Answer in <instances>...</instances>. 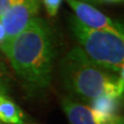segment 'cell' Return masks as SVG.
Listing matches in <instances>:
<instances>
[{
  "label": "cell",
  "instance_id": "6da1fadb",
  "mask_svg": "<svg viewBox=\"0 0 124 124\" xmlns=\"http://www.w3.org/2000/svg\"><path fill=\"white\" fill-rule=\"evenodd\" d=\"M26 90L38 95L49 88L56 57L52 28L35 17L2 51Z\"/></svg>",
  "mask_w": 124,
  "mask_h": 124
},
{
  "label": "cell",
  "instance_id": "7a4b0ae2",
  "mask_svg": "<svg viewBox=\"0 0 124 124\" xmlns=\"http://www.w3.org/2000/svg\"><path fill=\"white\" fill-rule=\"evenodd\" d=\"M64 88L71 96L90 103L102 95L122 97L123 69L114 73L96 64L81 46H73L60 63Z\"/></svg>",
  "mask_w": 124,
  "mask_h": 124
},
{
  "label": "cell",
  "instance_id": "3957f363",
  "mask_svg": "<svg viewBox=\"0 0 124 124\" xmlns=\"http://www.w3.org/2000/svg\"><path fill=\"white\" fill-rule=\"evenodd\" d=\"M69 27L83 51L96 64L114 73L124 69V39L117 34L89 28L76 17L69 19Z\"/></svg>",
  "mask_w": 124,
  "mask_h": 124
},
{
  "label": "cell",
  "instance_id": "277c9868",
  "mask_svg": "<svg viewBox=\"0 0 124 124\" xmlns=\"http://www.w3.org/2000/svg\"><path fill=\"white\" fill-rule=\"evenodd\" d=\"M41 0H13L11 4L0 18L5 29L6 39L1 51L9 44V41L20 33L28 25L33 18L37 17L40 8Z\"/></svg>",
  "mask_w": 124,
  "mask_h": 124
},
{
  "label": "cell",
  "instance_id": "5b68a950",
  "mask_svg": "<svg viewBox=\"0 0 124 124\" xmlns=\"http://www.w3.org/2000/svg\"><path fill=\"white\" fill-rule=\"evenodd\" d=\"M61 106L70 124H124L118 114L102 113L69 97L62 98Z\"/></svg>",
  "mask_w": 124,
  "mask_h": 124
},
{
  "label": "cell",
  "instance_id": "8992f818",
  "mask_svg": "<svg viewBox=\"0 0 124 124\" xmlns=\"http://www.w3.org/2000/svg\"><path fill=\"white\" fill-rule=\"evenodd\" d=\"M66 2L75 11L76 18L89 28L108 31L124 37L123 26L102 14L90 3L83 2L81 0H66Z\"/></svg>",
  "mask_w": 124,
  "mask_h": 124
},
{
  "label": "cell",
  "instance_id": "52a82bcc",
  "mask_svg": "<svg viewBox=\"0 0 124 124\" xmlns=\"http://www.w3.org/2000/svg\"><path fill=\"white\" fill-rule=\"evenodd\" d=\"M24 114L7 95L0 94V124H24Z\"/></svg>",
  "mask_w": 124,
  "mask_h": 124
},
{
  "label": "cell",
  "instance_id": "ba28073f",
  "mask_svg": "<svg viewBox=\"0 0 124 124\" xmlns=\"http://www.w3.org/2000/svg\"><path fill=\"white\" fill-rule=\"evenodd\" d=\"M120 97L102 95L93 99L90 102L91 108L106 114H117L120 107Z\"/></svg>",
  "mask_w": 124,
  "mask_h": 124
},
{
  "label": "cell",
  "instance_id": "9c48e42d",
  "mask_svg": "<svg viewBox=\"0 0 124 124\" xmlns=\"http://www.w3.org/2000/svg\"><path fill=\"white\" fill-rule=\"evenodd\" d=\"M42 2L45 4L46 13L51 17H54V16L57 15L58 10L60 8L62 0H42Z\"/></svg>",
  "mask_w": 124,
  "mask_h": 124
},
{
  "label": "cell",
  "instance_id": "30bf717a",
  "mask_svg": "<svg viewBox=\"0 0 124 124\" xmlns=\"http://www.w3.org/2000/svg\"><path fill=\"white\" fill-rule=\"evenodd\" d=\"M9 91H10V86L8 79H7L6 73L4 72V69L0 65V94L7 95Z\"/></svg>",
  "mask_w": 124,
  "mask_h": 124
},
{
  "label": "cell",
  "instance_id": "8fae6325",
  "mask_svg": "<svg viewBox=\"0 0 124 124\" xmlns=\"http://www.w3.org/2000/svg\"><path fill=\"white\" fill-rule=\"evenodd\" d=\"M11 2H13V0H0V18L7 10V8L11 4Z\"/></svg>",
  "mask_w": 124,
  "mask_h": 124
},
{
  "label": "cell",
  "instance_id": "7c38bea8",
  "mask_svg": "<svg viewBox=\"0 0 124 124\" xmlns=\"http://www.w3.org/2000/svg\"><path fill=\"white\" fill-rule=\"evenodd\" d=\"M5 39H6L5 29H4V27H3L1 21H0V50H1L3 48V46H4Z\"/></svg>",
  "mask_w": 124,
  "mask_h": 124
},
{
  "label": "cell",
  "instance_id": "4fadbf2b",
  "mask_svg": "<svg viewBox=\"0 0 124 124\" xmlns=\"http://www.w3.org/2000/svg\"><path fill=\"white\" fill-rule=\"evenodd\" d=\"M83 1L87 2V3H95V2H97L98 0H83Z\"/></svg>",
  "mask_w": 124,
  "mask_h": 124
},
{
  "label": "cell",
  "instance_id": "5bb4252c",
  "mask_svg": "<svg viewBox=\"0 0 124 124\" xmlns=\"http://www.w3.org/2000/svg\"><path fill=\"white\" fill-rule=\"evenodd\" d=\"M103 1H117V0H103Z\"/></svg>",
  "mask_w": 124,
  "mask_h": 124
},
{
  "label": "cell",
  "instance_id": "9a60e30c",
  "mask_svg": "<svg viewBox=\"0 0 124 124\" xmlns=\"http://www.w3.org/2000/svg\"><path fill=\"white\" fill-rule=\"evenodd\" d=\"M117 1H119V0H117Z\"/></svg>",
  "mask_w": 124,
  "mask_h": 124
}]
</instances>
